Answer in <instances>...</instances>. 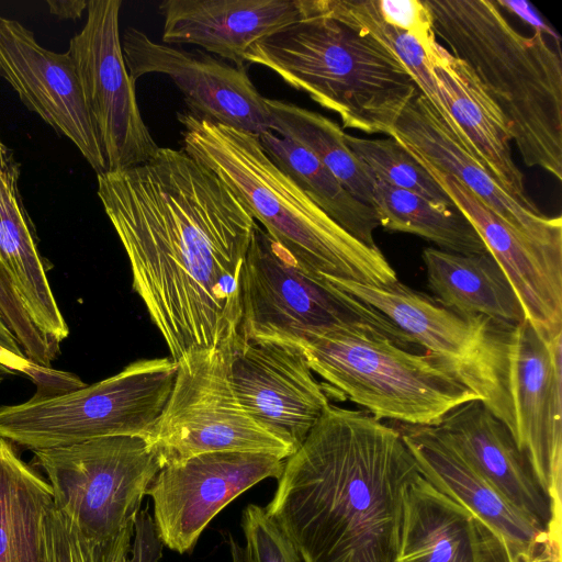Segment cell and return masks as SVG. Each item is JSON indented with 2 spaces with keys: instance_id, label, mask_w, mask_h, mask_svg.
Masks as SVG:
<instances>
[{
  "instance_id": "obj_23",
  "label": "cell",
  "mask_w": 562,
  "mask_h": 562,
  "mask_svg": "<svg viewBox=\"0 0 562 562\" xmlns=\"http://www.w3.org/2000/svg\"><path fill=\"white\" fill-rule=\"evenodd\" d=\"M397 562H510L503 540L422 473L406 491Z\"/></svg>"
},
{
  "instance_id": "obj_42",
  "label": "cell",
  "mask_w": 562,
  "mask_h": 562,
  "mask_svg": "<svg viewBox=\"0 0 562 562\" xmlns=\"http://www.w3.org/2000/svg\"><path fill=\"white\" fill-rule=\"evenodd\" d=\"M228 546L232 562H252L246 547H241L233 537H229Z\"/></svg>"
},
{
  "instance_id": "obj_32",
  "label": "cell",
  "mask_w": 562,
  "mask_h": 562,
  "mask_svg": "<svg viewBox=\"0 0 562 562\" xmlns=\"http://www.w3.org/2000/svg\"><path fill=\"white\" fill-rule=\"evenodd\" d=\"M351 151L374 180L413 192L434 204L456 207L429 172L394 138H361L345 133Z\"/></svg>"
},
{
  "instance_id": "obj_22",
  "label": "cell",
  "mask_w": 562,
  "mask_h": 562,
  "mask_svg": "<svg viewBox=\"0 0 562 562\" xmlns=\"http://www.w3.org/2000/svg\"><path fill=\"white\" fill-rule=\"evenodd\" d=\"M158 10L164 43L194 44L237 67L255 43L304 15L301 0H166Z\"/></svg>"
},
{
  "instance_id": "obj_43",
  "label": "cell",
  "mask_w": 562,
  "mask_h": 562,
  "mask_svg": "<svg viewBox=\"0 0 562 562\" xmlns=\"http://www.w3.org/2000/svg\"><path fill=\"white\" fill-rule=\"evenodd\" d=\"M3 381V375H2V372L0 370V383Z\"/></svg>"
},
{
  "instance_id": "obj_10",
  "label": "cell",
  "mask_w": 562,
  "mask_h": 562,
  "mask_svg": "<svg viewBox=\"0 0 562 562\" xmlns=\"http://www.w3.org/2000/svg\"><path fill=\"white\" fill-rule=\"evenodd\" d=\"M53 505L86 535L114 537L134 525L161 463L140 437L109 436L33 450Z\"/></svg>"
},
{
  "instance_id": "obj_9",
  "label": "cell",
  "mask_w": 562,
  "mask_h": 562,
  "mask_svg": "<svg viewBox=\"0 0 562 562\" xmlns=\"http://www.w3.org/2000/svg\"><path fill=\"white\" fill-rule=\"evenodd\" d=\"M236 338L177 361L171 393L146 440L161 467L207 452H263L285 460L296 451L258 424L236 397L229 381Z\"/></svg>"
},
{
  "instance_id": "obj_31",
  "label": "cell",
  "mask_w": 562,
  "mask_h": 562,
  "mask_svg": "<svg viewBox=\"0 0 562 562\" xmlns=\"http://www.w3.org/2000/svg\"><path fill=\"white\" fill-rule=\"evenodd\" d=\"M19 180L20 164L0 135V263L11 272L29 271L41 260Z\"/></svg>"
},
{
  "instance_id": "obj_7",
  "label": "cell",
  "mask_w": 562,
  "mask_h": 562,
  "mask_svg": "<svg viewBox=\"0 0 562 562\" xmlns=\"http://www.w3.org/2000/svg\"><path fill=\"white\" fill-rule=\"evenodd\" d=\"M241 312L240 334L249 340L297 345L348 333L409 350L416 345L380 311L299 266L257 222L241 273Z\"/></svg>"
},
{
  "instance_id": "obj_38",
  "label": "cell",
  "mask_w": 562,
  "mask_h": 562,
  "mask_svg": "<svg viewBox=\"0 0 562 562\" xmlns=\"http://www.w3.org/2000/svg\"><path fill=\"white\" fill-rule=\"evenodd\" d=\"M162 549L151 515L147 509L139 510L134 521L131 550L123 562H159Z\"/></svg>"
},
{
  "instance_id": "obj_5",
  "label": "cell",
  "mask_w": 562,
  "mask_h": 562,
  "mask_svg": "<svg viewBox=\"0 0 562 562\" xmlns=\"http://www.w3.org/2000/svg\"><path fill=\"white\" fill-rule=\"evenodd\" d=\"M303 16L255 43L246 64L336 113L346 128L390 136L418 89L397 57L368 33L301 0Z\"/></svg>"
},
{
  "instance_id": "obj_2",
  "label": "cell",
  "mask_w": 562,
  "mask_h": 562,
  "mask_svg": "<svg viewBox=\"0 0 562 562\" xmlns=\"http://www.w3.org/2000/svg\"><path fill=\"white\" fill-rule=\"evenodd\" d=\"M285 460L266 509L302 562H397L406 491L420 473L400 430L329 404Z\"/></svg>"
},
{
  "instance_id": "obj_28",
  "label": "cell",
  "mask_w": 562,
  "mask_h": 562,
  "mask_svg": "<svg viewBox=\"0 0 562 562\" xmlns=\"http://www.w3.org/2000/svg\"><path fill=\"white\" fill-rule=\"evenodd\" d=\"M371 207L386 231L420 236L454 254L487 251L473 225L457 207L434 204L380 180L373 182Z\"/></svg>"
},
{
  "instance_id": "obj_40",
  "label": "cell",
  "mask_w": 562,
  "mask_h": 562,
  "mask_svg": "<svg viewBox=\"0 0 562 562\" xmlns=\"http://www.w3.org/2000/svg\"><path fill=\"white\" fill-rule=\"evenodd\" d=\"M49 13L65 20H77L87 10L86 0H47Z\"/></svg>"
},
{
  "instance_id": "obj_30",
  "label": "cell",
  "mask_w": 562,
  "mask_h": 562,
  "mask_svg": "<svg viewBox=\"0 0 562 562\" xmlns=\"http://www.w3.org/2000/svg\"><path fill=\"white\" fill-rule=\"evenodd\" d=\"M321 3L328 13L368 33L390 49L406 68L418 91L462 143L459 130L442 103L430 57L417 38L385 23L373 0H321Z\"/></svg>"
},
{
  "instance_id": "obj_8",
  "label": "cell",
  "mask_w": 562,
  "mask_h": 562,
  "mask_svg": "<svg viewBox=\"0 0 562 562\" xmlns=\"http://www.w3.org/2000/svg\"><path fill=\"white\" fill-rule=\"evenodd\" d=\"M177 368L170 357L139 359L91 385L0 406V438L32 451L109 436L147 440L169 398Z\"/></svg>"
},
{
  "instance_id": "obj_14",
  "label": "cell",
  "mask_w": 562,
  "mask_h": 562,
  "mask_svg": "<svg viewBox=\"0 0 562 562\" xmlns=\"http://www.w3.org/2000/svg\"><path fill=\"white\" fill-rule=\"evenodd\" d=\"M284 459L263 452L201 453L165 465L147 494L164 547L190 553L210 521L232 501L266 479H279Z\"/></svg>"
},
{
  "instance_id": "obj_1",
  "label": "cell",
  "mask_w": 562,
  "mask_h": 562,
  "mask_svg": "<svg viewBox=\"0 0 562 562\" xmlns=\"http://www.w3.org/2000/svg\"><path fill=\"white\" fill-rule=\"evenodd\" d=\"M130 261L133 290L176 362L240 334L241 273L256 220L184 149L97 175Z\"/></svg>"
},
{
  "instance_id": "obj_27",
  "label": "cell",
  "mask_w": 562,
  "mask_h": 562,
  "mask_svg": "<svg viewBox=\"0 0 562 562\" xmlns=\"http://www.w3.org/2000/svg\"><path fill=\"white\" fill-rule=\"evenodd\" d=\"M258 139L270 159L326 214L369 247L380 226L374 210L351 195L334 175L296 140L267 131Z\"/></svg>"
},
{
  "instance_id": "obj_37",
  "label": "cell",
  "mask_w": 562,
  "mask_h": 562,
  "mask_svg": "<svg viewBox=\"0 0 562 562\" xmlns=\"http://www.w3.org/2000/svg\"><path fill=\"white\" fill-rule=\"evenodd\" d=\"M0 313L22 348L31 349L41 342L43 336L29 317L1 263Z\"/></svg>"
},
{
  "instance_id": "obj_35",
  "label": "cell",
  "mask_w": 562,
  "mask_h": 562,
  "mask_svg": "<svg viewBox=\"0 0 562 562\" xmlns=\"http://www.w3.org/2000/svg\"><path fill=\"white\" fill-rule=\"evenodd\" d=\"M381 19L402 30L424 46L430 63L440 44L436 40L434 18L426 0H373Z\"/></svg>"
},
{
  "instance_id": "obj_21",
  "label": "cell",
  "mask_w": 562,
  "mask_h": 562,
  "mask_svg": "<svg viewBox=\"0 0 562 562\" xmlns=\"http://www.w3.org/2000/svg\"><path fill=\"white\" fill-rule=\"evenodd\" d=\"M432 431L502 496L561 547V526L508 427L480 400L450 411Z\"/></svg>"
},
{
  "instance_id": "obj_13",
  "label": "cell",
  "mask_w": 562,
  "mask_h": 562,
  "mask_svg": "<svg viewBox=\"0 0 562 562\" xmlns=\"http://www.w3.org/2000/svg\"><path fill=\"white\" fill-rule=\"evenodd\" d=\"M562 334L546 340L528 322L510 330L508 394L513 436L561 526Z\"/></svg>"
},
{
  "instance_id": "obj_17",
  "label": "cell",
  "mask_w": 562,
  "mask_h": 562,
  "mask_svg": "<svg viewBox=\"0 0 562 562\" xmlns=\"http://www.w3.org/2000/svg\"><path fill=\"white\" fill-rule=\"evenodd\" d=\"M0 76L26 109L76 146L97 175L106 170L68 52L43 47L21 22L0 15Z\"/></svg>"
},
{
  "instance_id": "obj_11",
  "label": "cell",
  "mask_w": 562,
  "mask_h": 562,
  "mask_svg": "<svg viewBox=\"0 0 562 562\" xmlns=\"http://www.w3.org/2000/svg\"><path fill=\"white\" fill-rule=\"evenodd\" d=\"M328 282L373 306L416 345L447 361L513 434L508 347L515 325L449 310L400 281L390 288L350 280Z\"/></svg>"
},
{
  "instance_id": "obj_26",
  "label": "cell",
  "mask_w": 562,
  "mask_h": 562,
  "mask_svg": "<svg viewBox=\"0 0 562 562\" xmlns=\"http://www.w3.org/2000/svg\"><path fill=\"white\" fill-rule=\"evenodd\" d=\"M50 487L0 438V562H47L45 519Z\"/></svg>"
},
{
  "instance_id": "obj_20",
  "label": "cell",
  "mask_w": 562,
  "mask_h": 562,
  "mask_svg": "<svg viewBox=\"0 0 562 562\" xmlns=\"http://www.w3.org/2000/svg\"><path fill=\"white\" fill-rule=\"evenodd\" d=\"M401 432L420 473L496 532L510 562H561V547L548 531L471 469L431 427L409 426Z\"/></svg>"
},
{
  "instance_id": "obj_39",
  "label": "cell",
  "mask_w": 562,
  "mask_h": 562,
  "mask_svg": "<svg viewBox=\"0 0 562 562\" xmlns=\"http://www.w3.org/2000/svg\"><path fill=\"white\" fill-rule=\"evenodd\" d=\"M495 2L499 8H504L518 16L529 25L533 32H539L549 38V41L555 42V45L560 48L561 37L531 3L522 0H497Z\"/></svg>"
},
{
  "instance_id": "obj_6",
  "label": "cell",
  "mask_w": 562,
  "mask_h": 562,
  "mask_svg": "<svg viewBox=\"0 0 562 562\" xmlns=\"http://www.w3.org/2000/svg\"><path fill=\"white\" fill-rule=\"evenodd\" d=\"M297 346L327 395L348 398L380 420L434 427L459 405L481 401L443 359L383 338L331 333Z\"/></svg>"
},
{
  "instance_id": "obj_4",
  "label": "cell",
  "mask_w": 562,
  "mask_h": 562,
  "mask_svg": "<svg viewBox=\"0 0 562 562\" xmlns=\"http://www.w3.org/2000/svg\"><path fill=\"white\" fill-rule=\"evenodd\" d=\"M434 29L503 113L524 164L562 179L561 53L491 0H426Z\"/></svg>"
},
{
  "instance_id": "obj_33",
  "label": "cell",
  "mask_w": 562,
  "mask_h": 562,
  "mask_svg": "<svg viewBox=\"0 0 562 562\" xmlns=\"http://www.w3.org/2000/svg\"><path fill=\"white\" fill-rule=\"evenodd\" d=\"M133 535L134 525L108 539L90 537L53 505L45 519L47 562H123Z\"/></svg>"
},
{
  "instance_id": "obj_41",
  "label": "cell",
  "mask_w": 562,
  "mask_h": 562,
  "mask_svg": "<svg viewBox=\"0 0 562 562\" xmlns=\"http://www.w3.org/2000/svg\"><path fill=\"white\" fill-rule=\"evenodd\" d=\"M0 345L18 355L25 356L22 348L20 347L16 338L14 337L12 331L9 329V327L7 326L1 313H0Z\"/></svg>"
},
{
  "instance_id": "obj_16",
  "label": "cell",
  "mask_w": 562,
  "mask_h": 562,
  "mask_svg": "<svg viewBox=\"0 0 562 562\" xmlns=\"http://www.w3.org/2000/svg\"><path fill=\"white\" fill-rule=\"evenodd\" d=\"M229 381L245 411L296 450L329 406L323 384L295 344L249 340L239 334Z\"/></svg>"
},
{
  "instance_id": "obj_12",
  "label": "cell",
  "mask_w": 562,
  "mask_h": 562,
  "mask_svg": "<svg viewBox=\"0 0 562 562\" xmlns=\"http://www.w3.org/2000/svg\"><path fill=\"white\" fill-rule=\"evenodd\" d=\"M121 0H90L82 30L69 41L86 108L95 131L105 171L133 168L160 148L145 124L135 82L125 65L121 35Z\"/></svg>"
},
{
  "instance_id": "obj_24",
  "label": "cell",
  "mask_w": 562,
  "mask_h": 562,
  "mask_svg": "<svg viewBox=\"0 0 562 562\" xmlns=\"http://www.w3.org/2000/svg\"><path fill=\"white\" fill-rule=\"evenodd\" d=\"M431 67L442 103L465 147L507 193L538 209L526 194L524 175L514 161L507 122L471 69L441 45Z\"/></svg>"
},
{
  "instance_id": "obj_29",
  "label": "cell",
  "mask_w": 562,
  "mask_h": 562,
  "mask_svg": "<svg viewBox=\"0 0 562 562\" xmlns=\"http://www.w3.org/2000/svg\"><path fill=\"white\" fill-rule=\"evenodd\" d=\"M266 103L272 132L306 147L351 195L371 206L374 178L348 147L336 122L288 101L266 98Z\"/></svg>"
},
{
  "instance_id": "obj_18",
  "label": "cell",
  "mask_w": 562,
  "mask_h": 562,
  "mask_svg": "<svg viewBox=\"0 0 562 562\" xmlns=\"http://www.w3.org/2000/svg\"><path fill=\"white\" fill-rule=\"evenodd\" d=\"M420 165L473 225L513 285L526 321L546 340L562 334V250L509 225L451 176Z\"/></svg>"
},
{
  "instance_id": "obj_34",
  "label": "cell",
  "mask_w": 562,
  "mask_h": 562,
  "mask_svg": "<svg viewBox=\"0 0 562 562\" xmlns=\"http://www.w3.org/2000/svg\"><path fill=\"white\" fill-rule=\"evenodd\" d=\"M241 528L252 562H302L292 541L265 507L246 506Z\"/></svg>"
},
{
  "instance_id": "obj_15",
  "label": "cell",
  "mask_w": 562,
  "mask_h": 562,
  "mask_svg": "<svg viewBox=\"0 0 562 562\" xmlns=\"http://www.w3.org/2000/svg\"><path fill=\"white\" fill-rule=\"evenodd\" d=\"M121 44L133 82L148 74L166 75L181 91L190 114L256 136L271 131L266 98L246 67L157 43L132 26L123 32Z\"/></svg>"
},
{
  "instance_id": "obj_25",
  "label": "cell",
  "mask_w": 562,
  "mask_h": 562,
  "mask_svg": "<svg viewBox=\"0 0 562 562\" xmlns=\"http://www.w3.org/2000/svg\"><path fill=\"white\" fill-rule=\"evenodd\" d=\"M422 258L428 288L440 305L513 326L526 319L513 285L488 251L462 255L426 247Z\"/></svg>"
},
{
  "instance_id": "obj_36",
  "label": "cell",
  "mask_w": 562,
  "mask_h": 562,
  "mask_svg": "<svg viewBox=\"0 0 562 562\" xmlns=\"http://www.w3.org/2000/svg\"><path fill=\"white\" fill-rule=\"evenodd\" d=\"M0 369L26 375L36 385V394L41 396L63 393L72 384L71 373L40 366L26 356L18 355L1 345Z\"/></svg>"
},
{
  "instance_id": "obj_19",
  "label": "cell",
  "mask_w": 562,
  "mask_h": 562,
  "mask_svg": "<svg viewBox=\"0 0 562 562\" xmlns=\"http://www.w3.org/2000/svg\"><path fill=\"white\" fill-rule=\"evenodd\" d=\"M389 137L398 142L418 162L454 178L516 229L562 250L561 216H548L507 193L419 91L401 113Z\"/></svg>"
},
{
  "instance_id": "obj_3",
  "label": "cell",
  "mask_w": 562,
  "mask_h": 562,
  "mask_svg": "<svg viewBox=\"0 0 562 562\" xmlns=\"http://www.w3.org/2000/svg\"><path fill=\"white\" fill-rule=\"evenodd\" d=\"M183 149L211 169L303 269L330 280L390 288L395 270L376 248L326 214L266 154L258 136L178 113Z\"/></svg>"
}]
</instances>
